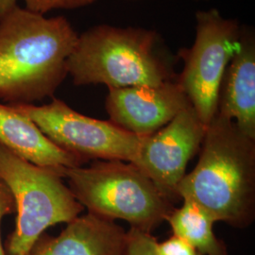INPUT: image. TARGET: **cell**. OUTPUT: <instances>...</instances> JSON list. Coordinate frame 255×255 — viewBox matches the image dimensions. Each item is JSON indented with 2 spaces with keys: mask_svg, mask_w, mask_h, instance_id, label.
I'll use <instances>...</instances> for the list:
<instances>
[{
  "mask_svg": "<svg viewBox=\"0 0 255 255\" xmlns=\"http://www.w3.org/2000/svg\"><path fill=\"white\" fill-rule=\"evenodd\" d=\"M78 37L64 16L16 6L0 18V100L16 105L53 97Z\"/></svg>",
  "mask_w": 255,
  "mask_h": 255,
  "instance_id": "cell-1",
  "label": "cell"
},
{
  "mask_svg": "<svg viewBox=\"0 0 255 255\" xmlns=\"http://www.w3.org/2000/svg\"><path fill=\"white\" fill-rule=\"evenodd\" d=\"M177 193L216 222L249 227L255 218V140L217 114L206 127L198 164L184 175Z\"/></svg>",
  "mask_w": 255,
  "mask_h": 255,
  "instance_id": "cell-2",
  "label": "cell"
},
{
  "mask_svg": "<svg viewBox=\"0 0 255 255\" xmlns=\"http://www.w3.org/2000/svg\"><path fill=\"white\" fill-rule=\"evenodd\" d=\"M166 54L155 30L99 25L78 37L67 74L75 85L155 86L176 79Z\"/></svg>",
  "mask_w": 255,
  "mask_h": 255,
  "instance_id": "cell-3",
  "label": "cell"
},
{
  "mask_svg": "<svg viewBox=\"0 0 255 255\" xmlns=\"http://www.w3.org/2000/svg\"><path fill=\"white\" fill-rule=\"evenodd\" d=\"M64 178L76 200L89 213L123 219L131 228L150 234L174 209L171 201L131 163L97 161L89 167L65 169Z\"/></svg>",
  "mask_w": 255,
  "mask_h": 255,
  "instance_id": "cell-4",
  "label": "cell"
},
{
  "mask_svg": "<svg viewBox=\"0 0 255 255\" xmlns=\"http://www.w3.org/2000/svg\"><path fill=\"white\" fill-rule=\"evenodd\" d=\"M63 178L0 145V181L10 192L17 214L15 228L4 244L6 255H27L46 229L80 216L84 207Z\"/></svg>",
  "mask_w": 255,
  "mask_h": 255,
  "instance_id": "cell-5",
  "label": "cell"
},
{
  "mask_svg": "<svg viewBox=\"0 0 255 255\" xmlns=\"http://www.w3.org/2000/svg\"><path fill=\"white\" fill-rule=\"evenodd\" d=\"M196 22L193 46L178 52L183 68L176 81L207 127L217 115L220 83L239 47L242 27L236 19L223 17L218 9L198 11Z\"/></svg>",
  "mask_w": 255,
  "mask_h": 255,
  "instance_id": "cell-6",
  "label": "cell"
},
{
  "mask_svg": "<svg viewBox=\"0 0 255 255\" xmlns=\"http://www.w3.org/2000/svg\"><path fill=\"white\" fill-rule=\"evenodd\" d=\"M31 119L47 138L65 151L88 159L133 163L143 136L119 128L111 121L92 119L53 99L48 104L13 105Z\"/></svg>",
  "mask_w": 255,
  "mask_h": 255,
  "instance_id": "cell-7",
  "label": "cell"
},
{
  "mask_svg": "<svg viewBox=\"0 0 255 255\" xmlns=\"http://www.w3.org/2000/svg\"><path fill=\"white\" fill-rule=\"evenodd\" d=\"M205 131L206 126L189 106L164 127L143 136L132 164L146 174L167 200H178V186L188 162L201 149Z\"/></svg>",
  "mask_w": 255,
  "mask_h": 255,
  "instance_id": "cell-8",
  "label": "cell"
},
{
  "mask_svg": "<svg viewBox=\"0 0 255 255\" xmlns=\"http://www.w3.org/2000/svg\"><path fill=\"white\" fill-rule=\"evenodd\" d=\"M189 106L176 79L155 86L109 89L106 98L110 121L139 136L154 133Z\"/></svg>",
  "mask_w": 255,
  "mask_h": 255,
  "instance_id": "cell-9",
  "label": "cell"
},
{
  "mask_svg": "<svg viewBox=\"0 0 255 255\" xmlns=\"http://www.w3.org/2000/svg\"><path fill=\"white\" fill-rule=\"evenodd\" d=\"M127 232L89 213L67 223L57 237L43 234L27 255H124Z\"/></svg>",
  "mask_w": 255,
  "mask_h": 255,
  "instance_id": "cell-10",
  "label": "cell"
},
{
  "mask_svg": "<svg viewBox=\"0 0 255 255\" xmlns=\"http://www.w3.org/2000/svg\"><path fill=\"white\" fill-rule=\"evenodd\" d=\"M217 114L255 140V37L251 28L242 27L239 47L220 83Z\"/></svg>",
  "mask_w": 255,
  "mask_h": 255,
  "instance_id": "cell-11",
  "label": "cell"
},
{
  "mask_svg": "<svg viewBox=\"0 0 255 255\" xmlns=\"http://www.w3.org/2000/svg\"><path fill=\"white\" fill-rule=\"evenodd\" d=\"M0 145L33 164L59 171L64 178L65 169L85 162L57 146L11 104L0 103Z\"/></svg>",
  "mask_w": 255,
  "mask_h": 255,
  "instance_id": "cell-12",
  "label": "cell"
},
{
  "mask_svg": "<svg viewBox=\"0 0 255 255\" xmlns=\"http://www.w3.org/2000/svg\"><path fill=\"white\" fill-rule=\"evenodd\" d=\"M166 220L174 235L188 242L201 255H230L225 243L214 233L216 220L195 202L183 200L182 207L173 209Z\"/></svg>",
  "mask_w": 255,
  "mask_h": 255,
  "instance_id": "cell-13",
  "label": "cell"
},
{
  "mask_svg": "<svg viewBox=\"0 0 255 255\" xmlns=\"http://www.w3.org/2000/svg\"><path fill=\"white\" fill-rule=\"evenodd\" d=\"M157 243L150 233L130 228L127 232L124 255H158Z\"/></svg>",
  "mask_w": 255,
  "mask_h": 255,
  "instance_id": "cell-14",
  "label": "cell"
},
{
  "mask_svg": "<svg viewBox=\"0 0 255 255\" xmlns=\"http://www.w3.org/2000/svg\"><path fill=\"white\" fill-rule=\"evenodd\" d=\"M25 8L45 15V13L53 9H78L86 7L97 0H23Z\"/></svg>",
  "mask_w": 255,
  "mask_h": 255,
  "instance_id": "cell-15",
  "label": "cell"
},
{
  "mask_svg": "<svg viewBox=\"0 0 255 255\" xmlns=\"http://www.w3.org/2000/svg\"><path fill=\"white\" fill-rule=\"evenodd\" d=\"M158 255H201L194 247L173 235L162 243H157Z\"/></svg>",
  "mask_w": 255,
  "mask_h": 255,
  "instance_id": "cell-16",
  "label": "cell"
},
{
  "mask_svg": "<svg viewBox=\"0 0 255 255\" xmlns=\"http://www.w3.org/2000/svg\"><path fill=\"white\" fill-rule=\"evenodd\" d=\"M15 212V204L8 187L0 181V255H6L1 240V223L6 217Z\"/></svg>",
  "mask_w": 255,
  "mask_h": 255,
  "instance_id": "cell-17",
  "label": "cell"
},
{
  "mask_svg": "<svg viewBox=\"0 0 255 255\" xmlns=\"http://www.w3.org/2000/svg\"><path fill=\"white\" fill-rule=\"evenodd\" d=\"M17 0H0V18L17 6Z\"/></svg>",
  "mask_w": 255,
  "mask_h": 255,
  "instance_id": "cell-18",
  "label": "cell"
},
{
  "mask_svg": "<svg viewBox=\"0 0 255 255\" xmlns=\"http://www.w3.org/2000/svg\"><path fill=\"white\" fill-rule=\"evenodd\" d=\"M192 1H202V0H192ZM203 1H208V0H203Z\"/></svg>",
  "mask_w": 255,
  "mask_h": 255,
  "instance_id": "cell-19",
  "label": "cell"
},
{
  "mask_svg": "<svg viewBox=\"0 0 255 255\" xmlns=\"http://www.w3.org/2000/svg\"><path fill=\"white\" fill-rule=\"evenodd\" d=\"M128 1H137V0H128Z\"/></svg>",
  "mask_w": 255,
  "mask_h": 255,
  "instance_id": "cell-20",
  "label": "cell"
}]
</instances>
